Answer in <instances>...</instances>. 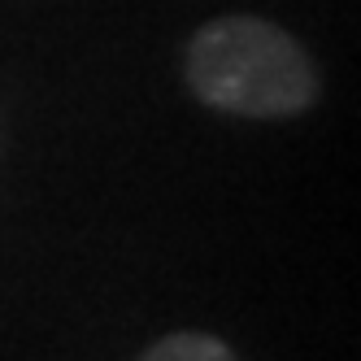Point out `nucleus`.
I'll use <instances>...</instances> for the list:
<instances>
[{
    "instance_id": "obj_1",
    "label": "nucleus",
    "mask_w": 361,
    "mask_h": 361,
    "mask_svg": "<svg viewBox=\"0 0 361 361\" xmlns=\"http://www.w3.org/2000/svg\"><path fill=\"white\" fill-rule=\"evenodd\" d=\"M188 83L204 105L244 118H288L318 96L305 48L262 18L204 22L188 48Z\"/></svg>"
},
{
    "instance_id": "obj_2",
    "label": "nucleus",
    "mask_w": 361,
    "mask_h": 361,
    "mask_svg": "<svg viewBox=\"0 0 361 361\" xmlns=\"http://www.w3.org/2000/svg\"><path fill=\"white\" fill-rule=\"evenodd\" d=\"M140 361H240L222 340L214 335H200V331H178V335H166L157 340Z\"/></svg>"
}]
</instances>
